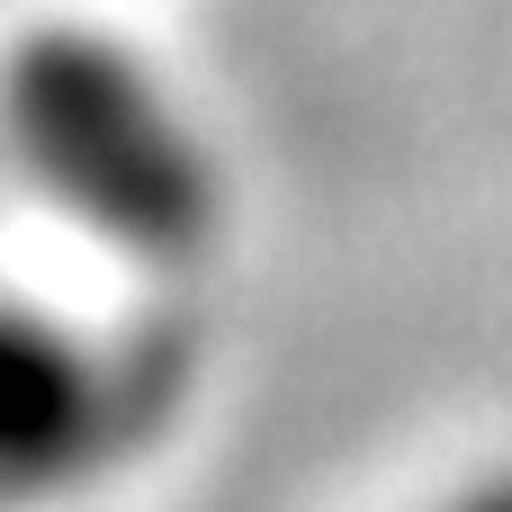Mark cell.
Returning <instances> with one entry per match:
<instances>
[{"label": "cell", "instance_id": "1", "mask_svg": "<svg viewBox=\"0 0 512 512\" xmlns=\"http://www.w3.org/2000/svg\"><path fill=\"white\" fill-rule=\"evenodd\" d=\"M18 171L126 261H198L225 225V180L180 90L117 36L45 27L0 72Z\"/></svg>", "mask_w": 512, "mask_h": 512}, {"label": "cell", "instance_id": "2", "mask_svg": "<svg viewBox=\"0 0 512 512\" xmlns=\"http://www.w3.org/2000/svg\"><path fill=\"white\" fill-rule=\"evenodd\" d=\"M153 414L144 378L63 315L0 306V512H45L117 468Z\"/></svg>", "mask_w": 512, "mask_h": 512}, {"label": "cell", "instance_id": "3", "mask_svg": "<svg viewBox=\"0 0 512 512\" xmlns=\"http://www.w3.org/2000/svg\"><path fill=\"white\" fill-rule=\"evenodd\" d=\"M432 512H512V468H486V477H468L459 495H441Z\"/></svg>", "mask_w": 512, "mask_h": 512}]
</instances>
